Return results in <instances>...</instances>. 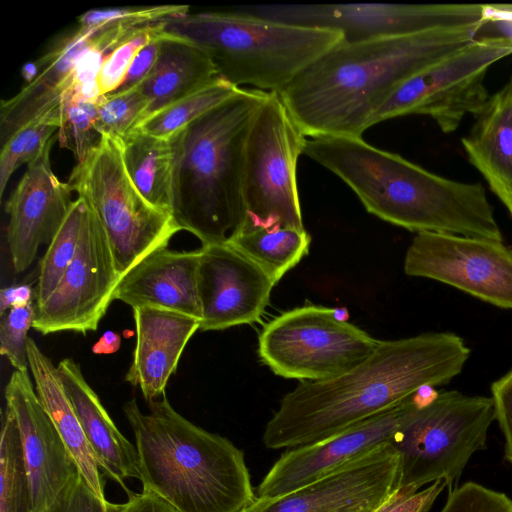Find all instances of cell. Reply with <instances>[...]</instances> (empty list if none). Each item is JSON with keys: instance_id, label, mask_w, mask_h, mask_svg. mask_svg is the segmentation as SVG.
Returning <instances> with one entry per match:
<instances>
[{"instance_id": "6da1fadb", "label": "cell", "mask_w": 512, "mask_h": 512, "mask_svg": "<svg viewBox=\"0 0 512 512\" xmlns=\"http://www.w3.org/2000/svg\"><path fill=\"white\" fill-rule=\"evenodd\" d=\"M470 357L465 341L451 332H428L380 340L361 365L337 378L302 381L283 396L267 422L269 449H291L332 437L427 387L458 376Z\"/></svg>"}, {"instance_id": "7a4b0ae2", "label": "cell", "mask_w": 512, "mask_h": 512, "mask_svg": "<svg viewBox=\"0 0 512 512\" xmlns=\"http://www.w3.org/2000/svg\"><path fill=\"white\" fill-rule=\"evenodd\" d=\"M481 24L357 43L342 41L280 96L307 137L362 138L376 112L410 76L472 41Z\"/></svg>"}, {"instance_id": "3957f363", "label": "cell", "mask_w": 512, "mask_h": 512, "mask_svg": "<svg viewBox=\"0 0 512 512\" xmlns=\"http://www.w3.org/2000/svg\"><path fill=\"white\" fill-rule=\"evenodd\" d=\"M304 154L346 183L365 209L413 232L503 241L485 188L434 174L362 138L307 137Z\"/></svg>"}, {"instance_id": "277c9868", "label": "cell", "mask_w": 512, "mask_h": 512, "mask_svg": "<svg viewBox=\"0 0 512 512\" xmlns=\"http://www.w3.org/2000/svg\"><path fill=\"white\" fill-rule=\"evenodd\" d=\"M268 93L240 88L169 138L172 216L202 245L229 243L244 226L246 145Z\"/></svg>"}, {"instance_id": "5b68a950", "label": "cell", "mask_w": 512, "mask_h": 512, "mask_svg": "<svg viewBox=\"0 0 512 512\" xmlns=\"http://www.w3.org/2000/svg\"><path fill=\"white\" fill-rule=\"evenodd\" d=\"M139 459L143 489L179 512H243L256 499L243 452L176 412L165 394L143 414L124 406Z\"/></svg>"}, {"instance_id": "8992f818", "label": "cell", "mask_w": 512, "mask_h": 512, "mask_svg": "<svg viewBox=\"0 0 512 512\" xmlns=\"http://www.w3.org/2000/svg\"><path fill=\"white\" fill-rule=\"evenodd\" d=\"M162 24L165 32L202 48L218 77L231 85L277 93L344 38L335 30L265 20L236 9L187 13Z\"/></svg>"}, {"instance_id": "52a82bcc", "label": "cell", "mask_w": 512, "mask_h": 512, "mask_svg": "<svg viewBox=\"0 0 512 512\" xmlns=\"http://www.w3.org/2000/svg\"><path fill=\"white\" fill-rule=\"evenodd\" d=\"M495 420L491 396L450 390L423 401L390 441L399 456L396 488L415 493L443 480L451 492L470 458L486 448Z\"/></svg>"}, {"instance_id": "ba28073f", "label": "cell", "mask_w": 512, "mask_h": 512, "mask_svg": "<svg viewBox=\"0 0 512 512\" xmlns=\"http://www.w3.org/2000/svg\"><path fill=\"white\" fill-rule=\"evenodd\" d=\"M66 183L100 223L121 277L151 252L168 247L181 230L171 214L150 204L135 187L121 139L100 135Z\"/></svg>"}, {"instance_id": "9c48e42d", "label": "cell", "mask_w": 512, "mask_h": 512, "mask_svg": "<svg viewBox=\"0 0 512 512\" xmlns=\"http://www.w3.org/2000/svg\"><path fill=\"white\" fill-rule=\"evenodd\" d=\"M377 340L342 317L340 310L304 305L270 320L258 338V355L276 375L319 382L365 362Z\"/></svg>"}, {"instance_id": "30bf717a", "label": "cell", "mask_w": 512, "mask_h": 512, "mask_svg": "<svg viewBox=\"0 0 512 512\" xmlns=\"http://www.w3.org/2000/svg\"><path fill=\"white\" fill-rule=\"evenodd\" d=\"M306 140L280 94L269 92L248 135L246 220L241 232L270 227L304 229L296 169Z\"/></svg>"}, {"instance_id": "8fae6325", "label": "cell", "mask_w": 512, "mask_h": 512, "mask_svg": "<svg viewBox=\"0 0 512 512\" xmlns=\"http://www.w3.org/2000/svg\"><path fill=\"white\" fill-rule=\"evenodd\" d=\"M512 54L507 37H477L425 66L401 83L376 112L371 126L406 115H427L444 133L455 131L467 114L488 99V69Z\"/></svg>"}, {"instance_id": "7c38bea8", "label": "cell", "mask_w": 512, "mask_h": 512, "mask_svg": "<svg viewBox=\"0 0 512 512\" xmlns=\"http://www.w3.org/2000/svg\"><path fill=\"white\" fill-rule=\"evenodd\" d=\"M256 18L335 30L346 43L413 34L438 28L477 25L485 4H268L237 8Z\"/></svg>"}, {"instance_id": "4fadbf2b", "label": "cell", "mask_w": 512, "mask_h": 512, "mask_svg": "<svg viewBox=\"0 0 512 512\" xmlns=\"http://www.w3.org/2000/svg\"><path fill=\"white\" fill-rule=\"evenodd\" d=\"M404 272L512 310V246L503 241L420 232L407 249Z\"/></svg>"}, {"instance_id": "5bb4252c", "label": "cell", "mask_w": 512, "mask_h": 512, "mask_svg": "<svg viewBox=\"0 0 512 512\" xmlns=\"http://www.w3.org/2000/svg\"><path fill=\"white\" fill-rule=\"evenodd\" d=\"M120 279L107 237L89 209L76 254L52 294L36 305L33 328L44 335L97 330Z\"/></svg>"}, {"instance_id": "9a60e30c", "label": "cell", "mask_w": 512, "mask_h": 512, "mask_svg": "<svg viewBox=\"0 0 512 512\" xmlns=\"http://www.w3.org/2000/svg\"><path fill=\"white\" fill-rule=\"evenodd\" d=\"M417 394L332 437L286 449L257 486L256 498L271 499L294 491L390 443L422 404Z\"/></svg>"}, {"instance_id": "2e32d148", "label": "cell", "mask_w": 512, "mask_h": 512, "mask_svg": "<svg viewBox=\"0 0 512 512\" xmlns=\"http://www.w3.org/2000/svg\"><path fill=\"white\" fill-rule=\"evenodd\" d=\"M399 456L384 444L294 491L258 499L243 512H372L396 488Z\"/></svg>"}, {"instance_id": "e0dca14e", "label": "cell", "mask_w": 512, "mask_h": 512, "mask_svg": "<svg viewBox=\"0 0 512 512\" xmlns=\"http://www.w3.org/2000/svg\"><path fill=\"white\" fill-rule=\"evenodd\" d=\"M197 270L201 331L259 320L275 283L230 243L202 245Z\"/></svg>"}, {"instance_id": "ac0fdd59", "label": "cell", "mask_w": 512, "mask_h": 512, "mask_svg": "<svg viewBox=\"0 0 512 512\" xmlns=\"http://www.w3.org/2000/svg\"><path fill=\"white\" fill-rule=\"evenodd\" d=\"M5 400L20 434L30 482L31 512H42L80 472L43 408L28 371L12 373Z\"/></svg>"}, {"instance_id": "d6986e66", "label": "cell", "mask_w": 512, "mask_h": 512, "mask_svg": "<svg viewBox=\"0 0 512 512\" xmlns=\"http://www.w3.org/2000/svg\"><path fill=\"white\" fill-rule=\"evenodd\" d=\"M51 142L27 169L5 204L9 215L7 242L16 272L26 270L38 248L49 243L65 219L72 200L67 183L50 163Z\"/></svg>"}, {"instance_id": "ffe728a7", "label": "cell", "mask_w": 512, "mask_h": 512, "mask_svg": "<svg viewBox=\"0 0 512 512\" xmlns=\"http://www.w3.org/2000/svg\"><path fill=\"white\" fill-rule=\"evenodd\" d=\"M104 28L78 25L53 41L36 61L38 74L0 105V140L3 145L33 120L52 111L61 112V99L69 90L81 56L101 38Z\"/></svg>"}, {"instance_id": "44dd1931", "label": "cell", "mask_w": 512, "mask_h": 512, "mask_svg": "<svg viewBox=\"0 0 512 512\" xmlns=\"http://www.w3.org/2000/svg\"><path fill=\"white\" fill-rule=\"evenodd\" d=\"M199 258V249H157L121 277L114 290V300L132 309L162 308L201 320L197 287Z\"/></svg>"}, {"instance_id": "7402d4cb", "label": "cell", "mask_w": 512, "mask_h": 512, "mask_svg": "<svg viewBox=\"0 0 512 512\" xmlns=\"http://www.w3.org/2000/svg\"><path fill=\"white\" fill-rule=\"evenodd\" d=\"M136 345L125 380L140 388L143 397L154 401L165 394L170 376L200 320L176 311L137 307L133 309Z\"/></svg>"}, {"instance_id": "603a6c76", "label": "cell", "mask_w": 512, "mask_h": 512, "mask_svg": "<svg viewBox=\"0 0 512 512\" xmlns=\"http://www.w3.org/2000/svg\"><path fill=\"white\" fill-rule=\"evenodd\" d=\"M57 371L99 468L131 494L124 480H140L136 447L117 429L99 397L85 380L80 366L73 359L61 360Z\"/></svg>"}, {"instance_id": "cb8c5ba5", "label": "cell", "mask_w": 512, "mask_h": 512, "mask_svg": "<svg viewBox=\"0 0 512 512\" xmlns=\"http://www.w3.org/2000/svg\"><path fill=\"white\" fill-rule=\"evenodd\" d=\"M474 116L463 147L471 164L506 204L512 201V75Z\"/></svg>"}, {"instance_id": "d4e9b609", "label": "cell", "mask_w": 512, "mask_h": 512, "mask_svg": "<svg viewBox=\"0 0 512 512\" xmlns=\"http://www.w3.org/2000/svg\"><path fill=\"white\" fill-rule=\"evenodd\" d=\"M217 77L211 58L202 48L165 32L154 66L138 85L149 103L145 118Z\"/></svg>"}, {"instance_id": "484cf974", "label": "cell", "mask_w": 512, "mask_h": 512, "mask_svg": "<svg viewBox=\"0 0 512 512\" xmlns=\"http://www.w3.org/2000/svg\"><path fill=\"white\" fill-rule=\"evenodd\" d=\"M27 355L34 387L43 408L68 447L85 482L99 498L106 500L100 468L63 388L57 367L31 338L27 341Z\"/></svg>"}, {"instance_id": "4316f807", "label": "cell", "mask_w": 512, "mask_h": 512, "mask_svg": "<svg viewBox=\"0 0 512 512\" xmlns=\"http://www.w3.org/2000/svg\"><path fill=\"white\" fill-rule=\"evenodd\" d=\"M121 141L124 164L135 187L150 204L172 215L170 140L134 129Z\"/></svg>"}, {"instance_id": "83f0119b", "label": "cell", "mask_w": 512, "mask_h": 512, "mask_svg": "<svg viewBox=\"0 0 512 512\" xmlns=\"http://www.w3.org/2000/svg\"><path fill=\"white\" fill-rule=\"evenodd\" d=\"M229 243L260 266L276 285L309 253L311 237L305 229L270 227L241 232Z\"/></svg>"}, {"instance_id": "f1b7e54d", "label": "cell", "mask_w": 512, "mask_h": 512, "mask_svg": "<svg viewBox=\"0 0 512 512\" xmlns=\"http://www.w3.org/2000/svg\"><path fill=\"white\" fill-rule=\"evenodd\" d=\"M239 89L217 77L209 84L146 117L134 129L169 139L186 125L232 97Z\"/></svg>"}, {"instance_id": "f546056e", "label": "cell", "mask_w": 512, "mask_h": 512, "mask_svg": "<svg viewBox=\"0 0 512 512\" xmlns=\"http://www.w3.org/2000/svg\"><path fill=\"white\" fill-rule=\"evenodd\" d=\"M89 208L83 198L77 197L60 228L49 242L41 259L38 282L35 289L36 305L52 294L74 258Z\"/></svg>"}, {"instance_id": "4dcf8cb0", "label": "cell", "mask_w": 512, "mask_h": 512, "mask_svg": "<svg viewBox=\"0 0 512 512\" xmlns=\"http://www.w3.org/2000/svg\"><path fill=\"white\" fill-rule=\"evenodd\" d=\"M0 512H31V491L20 434L6 407L0 439Z\"/></svg>"}, {"instance_id": "1f68e13d", "label": "cell", "mask_w": 512, "mask_h": 512, "mask_svg": "<svg viewBox=\"0 0 512 512\" xmlns=\"http://www.w3.org/2000/svg\"><path fill=\"white\" fill-rule=\"evenodd\" d=\"M61 113L53 111L28 123L13 134L1 148L0 196L2 197L12 174L23 164H30L46 147L58 140Z\"/></svg>"}, {"instance_id": "d6a6232c", "label": "cell", "mask_w": 512, "mask_h": 512, "mask_svg": "<svg viewBox=\"0 0 512 512\" xmlns=\"http://www.w3.org/2000/svg\"><path fill=\"white\" fill-rule=\"evenodd\" d=\"M148 106L139 86L103 95L97 103L95 129L99 135L123 139L145 118Z\"/></svg>"}, {"instance_id": "836d02e7", "label": "cell", "mask_w": 512, "mask_h": 512, "mask_svg": "<svg viewBox=\"0 0 512 512\" xmlns=\"http://www.w3.org/2000/svg\"><path fill=\"white\" fill-rule=\"evenodd\" d=\"M98 101L70 100L61 106V124L57 133L61 147L71 150L81 162L97 144L95 129Z\"/></svg>"}, {"instance_id": "e575fe53", "label": "cell", "mask_w": 512, "mask_h": 512, "mask_svg": "<svg viewBox=\"0 0 512 512\" xmlns=\"http://www.w3.org/2000/svg\"><path fill=\"white\" fill-rule=\"evenodd\" d=\"M162 21L141 26L108 53L101 64L97 86L101 96L117 91L138 52L152 39L163 34Z\"/></svg>"}, {"instance_id": "d590c367", "label": "cell", "mask_w": 512, "mask_h": 512, "mask_svg": "<svg viewBox=\"0 0 512 512\" xmlns=\"http://www.w3.org/2000/svg\"><path fill=\"white\" fill-rule=\"evenodd\" d=\"M36 304L12 307L1 316L0 353L18 371H28V331L33 327Z\"/></svg>"}, {"instance_id": "8d00e7d4", "label": "cell", "mask_w": 512, "mask_h": 512, "mask_svg": "<svg viewBox=\"0 0 512 512\" xmlns=\"http://www.w3.org/2000/svg\"><path fill=\"white\" fill-rule=\"evenodd\" d=\"M189 13V6L178 4L144 7L91 9L79 18V25L98 28L107 23L127 24L140 27Z\"/></svg>"}, {"instance_id": "74e56055", "label": "cell", "mask_w": 512, "mask_h": 512, "mask_svg": "<svg viewBox=\"0 0 512 512\" xmlns=\"http://www.w3.org/2000/svg\"><path fill=\"white\" fill-rule=\"evenodd\" d=\"M440 512H512V499L475 482H466L448 493Z\"/></svg>"}, {"instance_id": "f35d334b", "label": "cell", "mask_w": 512, "mask_h": 512, "mask_svg": "<svg viewBox=\"0 0 512 512\" xmlns=\"http://www.w3.org/2000/svg\"><path fill=\"white\" fill-rule=\"evenodd\" d=\"M106 502L107 500L99 498L81 474H78L42 512H106Z\"/></svg>"}, {"instance_id": "ab89813d", "label": "cell", "mask_w": 512, "mask_h": 512, "mask_svg": "<svg viewBox=\"0 0 512 512\" xmlns=\"http://www.w3.org/2000/svg\"><path fill=\"white\" fill-rule=\"evenodd\" d=\"M444 488L446 483L443 480H437L415 493L395 488L372 512H428Z\"/></svg>"}, {"instance_id": "60d3db41", "label": "cell", "mask_w": 512, "mask_h": 512, "mask_svg": "<svg viewBox=\"0 0 512 512\" xmlns=\"http://www.w3.org/2000/svg\"><path fill=\"white\" fill-rule=\"evenodd\" d=\"M491 397L504 436L505 459L512 465V370L492 383Z\"/></svg>"}, {"instance_id": "b9f144b4", "label": "cell", "mask_w": 512, "mask_h": 512, "mask_svg": "<svg viewBox=\"0 0 512 512\" xmlns=\"http://www.w3.org/2000/svg\"><path fill=\"white\" fill-rule=\"evenodd\" d=\"M106 512H179L174 506L157 494L142 489L141 493L129 494L123 504L106 502Z\"/></svg>"}, {"instance_id": "7bdbcfd3", "label": "cell", "mask_w": 512, "mask_h": 512, "mask_svg": "<svg viewBox=\"0 0 512 512\" xmlns=\"http://www.w3.org/2000/svg\"><path fill=\"white\" fill-rule=\"evenodd\" d=\"M485 19L477 37H507L512 40V4H485Z\"/></svg>"}, {"instance_id": "ee69618b", "label": "cell", "mask_w": 512, "mask_h": 512, "mask_svg": "<svg viewBox=\"0 0 512 512\" xmlns=\"http://www.w3.org/2000/svg\"><path fill=\"white\" fill-rule=\"evenodd\" d=\"M164 33L165 31L163 34ZM163 34L152 39L138 52L127 72L123 84L118 90L138 86L148 76L156 62L159 42Z\"/></svg>"}, {"instance_id": "f6af8a7d", "label": "cell", "mask_w": 512, "mask_h": 512, "mask_svg": "<svg viewBox=\"0 0 512 512\" xmlns=\"http://www.w3.org/2000/svg\"><path fill=\"white\" fill-rule=\"evenodd\" d=\"M35 292L28 284L10 286L0 291V316L12 307L25 306L33 302Z\"/></svg>"}, {"instance_id": "bcb514c9", "label": "cell", "mask_w": 512, "mask_h": 512, "mask_svg": "<svg viewBox=\"0 0 512 512\" xmlns=\"http://www.w3.org/2000/svg\"><path fill=\"white\" fill-rule=\"evenodd\" d=\"M120 345V335L113 331H107L93 345L92 351L98 355L112 354L119 350Z\"/></svg>"}, {"instance_id": "7dc6e473", "label": "cell", "mask_w": 512, "mask_h": 512, "mask_svg": "<svg viewBox=\"0 0 512 512\" xmlns=\"http://www.w3.org/2000/svg\"><path fill=\"white\" fill-rule=\"evenodd\" d=\"M505 207L508 209V211L510 212V214L512 215V201H509L507 202L506 204H504Z\"/></svg>"}]
</instances>
